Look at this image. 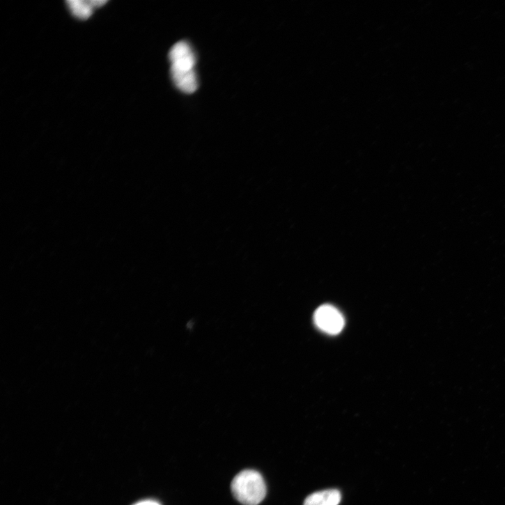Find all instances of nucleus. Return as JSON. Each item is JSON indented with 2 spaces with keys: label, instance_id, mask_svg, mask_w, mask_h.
I'll return each instance as SVG.
<instances>
[{
  "label": "nucleus",
  "instance_id": "20e7f679",
  "mask_svg": "<svg viewBox=\"0 0 505 505\" xmlns=\"http://www.w3.org/2000/svg\"><path fill=\"white\" fill-rule=\"evenodd\" d=\"M341 501V493L336 489L315 492L305 500L304 505H339Z\"/></svg>",
  "mask_w": 505,
  "mask_h": 505
},
{
  "label": "nucleus",
  "instance_id": "7ed1b4c3",
  "mask_svg": "<svg viewBox=\"0 0 505 505\" xmlns=\"http://www.w3.org/2000/svg\"><path fill=\"white\" fill-rule=\"evenodd\" d=\"M318 327L330 335H337L345 327V320L338 309L331 305L320 307L315 313Z\"/></svg>",
  "mask_w": 505,
  "mask_h": 505
},
{
  "label": "nucleus",
  "instance_id": "39448f33",
  "mask_svg": "<svg viewBox=\"0 0 505 505\" xmlns=\"http://www.w3.org/2000/svg\"><path fill=\"white\" fill-rule=\"evenodd\" d=\"M70 11L73 15L79 19L86 20L89 18L95 8L91 1H83V0H70L67 2Z\"/></svg>",
  "mask_w": 505,
  "mask_h": 505
},
{
  "label": "nucleus",
  "instance_id": "f257e3e1",
  "mask_svg": "<svg viewBox=\"0 0 505 505\" xmlns=\"http://www.w3.org/2000/svg\"><path fill=\"white\" fill-rule=\"evenodd\" d=\"M169 56L174 84L185 93H194L198 82L194 71L196 61L191 47L185 42H179L173 46Z\"/></svg>",
  "mask_w": 505,
  "mask_h": 505
},
{
  "label": "nucleus",
  "instance_id": "f03ea898",
  "mask_svg": "<svg viewBox=\"0 0 505 505\" xmlns=\"http://www.w3.org/2000/svg\"><path fill=\"white\" fill-rule=\"evenodd\" d=\"M232 492L235 498L244 505H258L266 495V485L261 474L254 470H244L232 482Z\"/></svg>",
  "mask_w": 505,
  "mask_h": 505
},
{
  "label": "nucleus",
  "instance_id": "423d86ee",
  "mask_svg": "<svg viewBox=\"0 0 505 505\" xmlns=\"http://www.w3.org/2000/svg\"><path fill=\"white\" fill-rule=\"evenodd\" d=\"M134 505H161V504L156 501L146 500V501L140 502Z\"/></svg>",
  "mask_w": 505,
  "mask_h": 505
}]
</instances>
